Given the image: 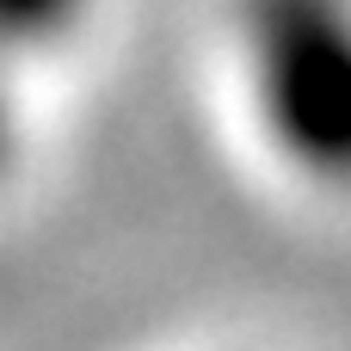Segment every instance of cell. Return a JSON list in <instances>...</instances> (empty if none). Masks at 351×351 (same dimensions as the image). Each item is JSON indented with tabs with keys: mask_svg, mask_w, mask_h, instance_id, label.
Here are the masks:
<instances>
[{
	"mask_svg": "<svg viewBox=\"0 0 351 351\" xmlns=\"http://www.w3.org/2000/svg\"><path fill=\"white\" fill-rule=\"evenodd\" d=\"M241 43L278 148L333 179L351 154L346 0H241Z\"/></svg>",
	"mask_w": 351,
	"mask_h": 351,
	"instance_id": "6da1fadb",
	"label": "cell"
},
{
	"mask_svg": "<svg viewBox=\"0 0 351 351\" xmlns=\"http://www.w3.org/2000/svg\"><path fill=\"white\" fill-rule=\"evenodd\" d=\"M80 12L86 0H0V56L56 43L62 31L80 25Z\"/></svg>",
	"mask_w": 351,
	"mask_h": 351,
	"instance_id": "7a4b0ae2",
	"label": "cell"
},
{
	"mask_svg": "<svg viewBox=\"0 0 351 351\" xmlns=\"http://www.w3.org/2000/svg\"><path fill=\"white\" fill-rule=\"evenodd\" d=\"M12 160V93H6V74H0V173Z\"/></svg>",
	"mask_w": 351,
	"mask_h": 351,
	"instance_id": "3957f363",
	"label": "cell"
}]
</instances>
